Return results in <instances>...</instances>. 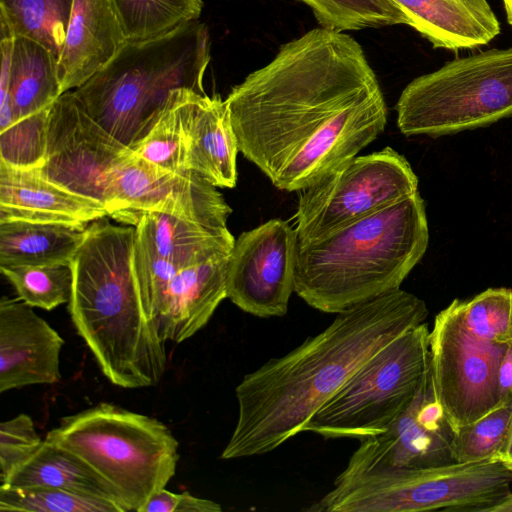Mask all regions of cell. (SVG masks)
I'll return each mask as SVG.
<instances>
[{"label": "cell", "instance_id": "obj_1", "mask_svg": "<svg viewBox=\"0 0 512 512\" xmlns=\"http://www.w3.org/2000/svg\"><path fill=\"white\" fill-rule=\"evenodd\" d=\"M225 103L239 152L289 192L356 156L388 119L361 45L322 27L283 44Z\"/></svg>", "mask_w": 512, "mask_h": 512}, {"label": "cell", "instance_id": "obj_2", "mask_svg": "<svg viewBox=\"0 0 512 512\" xmlns=\"http://www.w3.org/2000/svg\"><path fill=\"white\" fill-rule=\"evenodd\" d=\"M428 316L400 288L337 313L323 331L246 374L235 389L238 417L221 453H268L304 431L311 417L377 352Z\"/></svg>", "mask_w": 512, "mask_h": 512}, {"label": "cell", "instance_id": "obj_3", "mask_svg": "<svg viewBox=\"0 0 512 512\" xmlns=\"http://www.w3.org/2000/svg\"><path fill=\"white\" fill-rule=\"evenodd\" d=\"M135 233L134 226L95 220L69 263L74 328L102 374L125 389L158 384L167 367V341L134 270Z\"/></svg>", "mask_w": 512, "mask_h": 512}, {"label": "cell", "instance_id": "obj_4", "mask_svg": "<svg viewBox=\"0 0 512 512\" xmlns=\"http://www.w3.org/2000/svg\"><path fill=\"white\" fill-rule=\"evenodd\" d=\"M419 192L320 238L297 241L294 292L324 313H340L400 288L426 252Z\"/></svg>", "mask_w": 512, "mask_h": 512}, {"label": "cell", "instance_id": "obj_5", "mask_svg": "<svg viewBox=\"0 0 512 512\" xmlns=\"http://www.w3.org/2000/svg\"><path fill=\"white\" fill-rule=\"evenodd\" d=\"M210 61L207 26L192 20L164 34L127 41L112 60L74 91L86 112L129 149L171 91L205 94Z\"/></svg>", "mask_w": 512, "mask_h": 512}, {"label": "cell", "instance_id": "obj_6", "mask_svg": "<svg viewBox=\"0 0 512 512\" xmlns=\"http://www.w3.org/2000/svg\"><path fill=\"white\" fill-rule=\"evenodd\" d=\"M45 440L86 462L127 511H139L176 473L178 441L156 418L101 402L63 417Z\"/></svg>", "mask_w": 512, "mask_h": 512}, {"label": "cell", "instance_id": "obj_7", "mask_svg": "<svg viewBox=\"0 0 512 512\" xmlns=\"http://www.w3.org/2000/svg\"><path fill=\"white\" fill-rule=\"evenodd\" d=\"M512 473L498 461L419 469H345L310 512H485L511 491Z\"/></svg>", "mask_w": 512, "mask_h": 512}, {"label": "cell", "instance_id": "obj_8", "mask_svg": "<svg viewBox=\"0 0 512 512\" xmlns=\"http://www.w3.org/2000/svg\"><path fill=\"white\" fill-rule=\"evenodd\" d=\"M406 136L437 137L490 125L512 115V48L446 62L412 80L396 104Z\"/></svg>", "mask_w": 512, "mask_h": 512}, {"label": "cell", "instance_id": "obj_9", "mask_svg": "<svg viewBox=\"0 0 512 512\" xmlns=\"http://www.w3.org/2000/svg\"><path fill=\"white\" fill-rule=\"evenodd\" d=\"M429 334L422 323L384 346L311 417L303 432L361 441L385 431L429 377Z\"/></svg>", "mask_w": 512, "mask_h": 512}, {"label": "cell", "instance_id": "obj_10", "mask_svg": "<svg viewBox=\"0 0 512 512\" xmlns=\"http://www.w3.org/2000/svg\"><path fill=\"white\" fill-rule=\"evenodd\" d=\"M417 191L409 162L391 147L354 156L299 191L297 238H320Z\"/></svg>", "mask_w": 512, "mask_h": 512}, {"label": "cell", "instance_id": "obj_11", "mask_svg": "<svg viewBox=\"0 0 512 512\" xmlns=\"http://www.w3.org/2000/svg\"><path fill=\"white\" fill-rule=\"evenodd\" d=\"M107 216L136 226L149 212L228 228L232 212L217 187L188 171H170L129 150L110 171L103 204Z\"/></svg>", "mask_w": 512, "mask_h": 512}, {"label": "cell", "instance_id": "obj_12", "mask_svg": "<svg viewBox=\"0 0 512 512\" xmlns=\"http://www.w3.org/2000/svg\"><path fill=\"white\" fill-rule=\"evenodd\" d=\"M504 348L471 336L452 302L436 315L429 334V377L454 430L501 405L497 370Z\"/></svg>", "mask_w": 512, "mask_h": 512}, {"label": "cell", "instance_id": "obj_13", "mask_svg": "<svg viewBox=\"0 0 512 512\" xmlns=\"http://www.w3.org/2000/svg\"><path fill=\"white\" fill-rule=\"evenodd\" d=\"M129 150L86 112L71 90L50 107L46 155L38 170L51 182L103 205L110 171Z\"/></svg>", "mask_w": 512, "mask_h": 512}, {"label": "cell", "instance_id": "obj_14", "mask_svg": "<svg viewBox=\"0 0 512 512\" xmlns=\"http://www.w3.org/2000/svg\"><path fill=\"white\" fill-rule=\"evenodd\" d=\"M297 241L281 219L241 233L228 255L227 298L256 317L284 316L294 292Z\"/></svg>", "mask_w": 512, "mask_h": 512}, {"label": "cell", "instance_id": "obj_15", "mask_svg": "<svg viewBox=\"0 0 512 512\" xmlns=\"http://www.w3.org/2000/svg\"><path fill=\"white\" fill-rule=\"evenodd\" d=\"M453 434L428 377L410 405L385 431L360 441L346 467L419 469L453 464Z\"/></svg>", "mask_w": 512, "mask_h": 512}, {"label": "cell", "instance_id": "obj_16", "mask_svg": "<svg viewBox=\"0 0 512 512\" xmlns=\"http://www.w3.org/2000/svg\"><path fill=\"white\" fill-rule=\"evenodd\" d=\"M63 338L33 307L17 298L0 300V393L60 381Z\"/></svg>", "mask_w": 512, "mask_h": 512}, {"label": "cell", "instance_id": "obj_17", "mask_svg": "<svg viewBox=\"0 0 512 512\" xmlns=\"http://www.w3.org/2000/svg\"><path fill=\"white\" fill-rule=\"evenodd\" d=\"M127 41L110 0H74L58 59L62 93L86 83Z\"/></svg>", "mask_w": 512, "mask_h": 512}, {"label": "cell", "instance_id": "obj_18", "mask_svg": "<svg viewBox=\"0 0 512 512\" xmlns=\"http://www.w3.org/2000/svg\"><path fill=\"white\" fill-rule=\"evenodd\" d=\"M105 216L100 202L51 182L38 168H14L0 162V222L89 224Z\"/></svg>", "mask_w": 512, "mask_h": 512}, {"label": "cell", "instance_id": "obj_19", "mask_svg": "<svg viewBox=\"0 0 512 512\" xmlns=\"http://www.w3.org/2000/svg\"><path fill=\"white\" fill-rule=\"evenodd\" d=\"M184 119L189 170L217 188L235 187L239 148L225 100L187 89Z\"/></svg>", "mask_w": 512, "mask_h": 512}, {"label": "cell", "instance_id": "obj_20", "mask_svg": "<svg viewBox=\"0 0 512 512\" xmlns=\"http://www.w3.org/2000/svg\"><path fill=\"white\" fill-rule=\"evenodd\" d=\"M228 256L217 257L178 271L168 284L158 311L166 341L181 343L206 326L227 298Z\"/></svg>", "mask_w": 512, "mask_h": 512}, {"label": "cell", "instance_id": "obj_21", "mask_svg": "<svg viewBox=\"0 0 512 512\" xmlns=\"http://www.w3.org/2000/svg\"><path fill=\"white\" fill-rule=\"evenodd\" d=\"M410 26L434 48L451 51L488 44L500 23L487 0H393Z\"/></svg>", "mask_w": 512, "mask_h": 512}, {"label": "cell", "instance_id": "obj_22", "mask_svg": "<svg viewBox=\"0 0 512 512\" xmlns=\"http://www.w3.org/2000/svg\"><path fill=\"white\" fill-rule=\"evenodd\" d=\"M61 94L55 55L31 38L16 36L8 97L0 103V130L50 107Z\"/></svg>", "mask_w": 512, "mask_h": 512}, {"label": "cell", "instance_id": "obj_23", "mask_svg": "<svg viewBox=\"0 0 512 512\" xmlns=\"http://www.w3.org/2000/svg\"><path fill=\"white\" fill-rule=\"evenodd\" d=\"M161 257L179 268L228 256L235 239L228 228H217L172 215L149 212L135 226Z\"/></svg>", "mask_w": 512, "mask_h": 512}, {"label": "cell", "instance_id": "obj_24", "mask_svg": "<svg viewBox=\"0 0 512 512\" xmlns=\"http://www.w3.org/2000/svg\"><path fill=\"white\" fill-rule=\"evenodd\" d=\"M87 227V224L59 222H0V268L69 264Z\"/></svg>", "mask_w": 512, "mask_h": 512}, {"label": "cell", "instance_id": "obj_25", "mask_svg": "<svg viewBox=\"0 0 512 512\" xmlns=\"http://www.w3.org/2000/svg\"><path fill=\"white\" fill-rule=\"evenodd\" d=\"M1 484L57 488L110 501L127 512L113 488L86 462L71 451L45 439L37 452Z\"/></svg>", "mask_w": 512, "mask_h": 512}, {"label": "cell", "instance_id": "obj_26", "mask_svg": "<svg viewBox=\"0 0 512 512\" xmlns=\"http://www.w3.org/2000/svg\"><path fill=\"white\" fill-rule=\"evenodd\" d=\"M185 88L171 91L142 136L130 150L170 171H188V136L184 119Z\"/></svg>", "mask_w": 512, "mask_h": 512}, {"label": "cell", "instance_id": "obj_27", "mask_svg": "<svg viewBox=\"0 0 512 512\" xmlns=\"http://www.w3.org/2000/svg\"><path fill=\"white\" fill-rule=\"evenodd\" d=\"M74 0H0V20L59 59Z\"/></svg>", "mask_w": 512, "mask_h": 512}, {"label": "cell", "instance_id": "obj_28", "mask_svg": "<svg viewBox=\"0 0 512 512\" xmlns=\"http://www.w3.org/2000/svg\"><path fill=\"white\" fill-rule=\"evenodd\" d=\"M129 41L149 39L198 20L202 0H110Z\"/></svg>", "mask_w": 512, "mask_h": 512}, {"label": "cell", "instance_id": "obj_29", "mask_svg": "<svg viewBox=\"0 0 512 512\" xmlns=\"http://www.w3.org/2000/svg\"><path fill=\"white\" fill-rule=\"evenodd\" d=\"M309 6L322 28L337 32L408 25L393 0H298Z\"/></svg>", "mask_w": 512, "mask_h": 512}, {"label": "cell", "instance_id": "obj_30", "mask_svg": "<svg viewBox=\"0 0 512 512\" xmlns=\"http://www.w3.org/2000/svg\"><path fill=\"white\" fill-rule=\"evenodd\" d=\"M452 303L471 336L495 345L512 343V289L489 288L469 300Z\"/></svg>", "mask_w": 512, "mask_h": 512}, {"label": "cell", "instance_id": "obj_31", "mask_svg": "<svg viewBox=\"0 0 512 512\" xmlns=\"http://www.w3.org/2000/svg\"><path fill=\"white\" fill-rule=\"evenodd\" d=\"M18 298L31 307L53 310L68 303L72 291L70 264L23 265L0 268Z\"/></svg>", "mask_w": 512, "mask_h": 512}, {"label": "cell", "instance_id": "obj_32", "mask_svg": "<svg viewBox=\"0 0 512 512\" xmlns=\"http://www.w3.org/2000/svg\"><path fill=\"white\" fill-rule=\"evenodd\" d=\"M0 511L16 512H125L107 500L87 497L65 490L0 484Z\"/></svg>", "mask_w": 512, "mask_h": 512}, {"label": "cell", "instance_id": "obj_33", "mask_svg": "<svg viewBox=\"0 0 512 512\" xmlns=\"http://www.w3.org/2000/svg\"><path fill=\"white\" fill-rule=\"evenodd\" d=\"M512 420V405L502 404L473 422L454 430L452 452L456 463L496 461Z\"/></svg>", "mask_w": 512, "mask_h": 512}, {"label": "cell", "instance_id": "obj_34", "mask_svg": "<svg viewBox=\"0 0 512 512\" xmlns=\"http://www.w3.org/2000/svg\"><path fill=\"white\" fill-rule=\"evenodd\" d=\"M50 107L0 131L1 163L21 169L42 166L46 155Z\"/></svg>", "mask_w": 512, "mask_h": 512}, {"label": "cell", "instance_id": "obj_35", "mask_svg": "<svg viewBox=\"0 0 512 512\" xmlns=\"http://www.w3.org/2000/svg\"><path fill=\"white\" fill-rule=\"evenodd\" d=\"M44 440L27 414H19L0 424V482L32 457Z\"/></svg>", "mask_w": 512, "mask_h": 512}, {"label": "cell", "instance_id": "obj_36", "mask_svg": "<svg viewBox=\"0 0 512 512\" xmlns=\"http://www.w3.org/2000/svg\"><path fill=\"white\" fill-rule=\"evenodd\" d=\"M133 264L142 292L158 315L164 292L181 268L158 255L137 232Z\"/></svg>", "mask_w": 512, "mask_h": 512}, {"label": "cell", "instance_id": "obj_37", "mask_svg": "<svg viewBox=\"0 0 512 512\" xmlns=\"http://www.w3.org/2000/svg\"><path fill=\"white\" fill-rule=\"evenodd\" d=\"M221 506L188 491L174 493L166 488L155 492L138 512H221Z\"/></svg>", "mask_w": 512, "mask_h": 512}, {"label": "cell", "instance_id": "obj_38", "mask_svg": "<svg viewBox=\"0 0 512 512\" xmlns=\"http://www.w3.org/2000/svg\"><path fill=\"white\" fill-rule=\"evenodd\" d=\"M497 387L501 405H512V343L505 345L497 370Z\"/></svg>", "mask_w": 512, "mask_h": 512}, {"label": "cell", "instance_id": "obj_39", "mask_svg": "<svg viewBox=\"0 0 512 512\" xmlns=\"http://www.w3.org/2000/svg\"><path fill=\"white\" fill-rule=\"evenodd\" d=\"M496 461L500 462L512 473V420L504 444L497 455Z\"/></svg>", "mask_w": 512, "mask_h": 512}, {"label": "cell", "instance_id": "obj_40", "mask_svg": "<svg viewBox=\"0 0 512 512\" xmlns=\"http://www.w3.org/2000/svg\"><path fill=\"white\" fill-rule=\"evenodd\" d=\"M485 512H512V491L489 506Z\"/></svg>", "mask_w": 512, "mask_h": 512}, {"label": "cell", "instance_id": "obj_41", "mask_svg": "<svg viewBox=\"0 0 512 512\" xmlns=\"http://www.w3.org/2000/svg\"><path fill=\"white\" fill-rule=\"evenodd\" d=\"M508 23L512 26V0H503Z\"/></svg>", "mask_w": 512, "mask_h": 512}]
</instances>
